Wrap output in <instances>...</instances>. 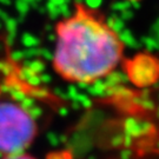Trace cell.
<instances>
[{
	"instance_id": "obj_1",
	"label": "cell",
	"mask_w": 159,
	"mask_h": 159,
	"mask_svg": "<svg viewBox=\"0 0 159 159\" xmlns=\"http://www.w3.org/2000/svg\"><path fill=\"white\" fill-rule=\"evenodd\" d=\"M125 45L98 8L77 1L56 25L53 68L70 83L92 84L113 72Z\"/></svg>"
},
{
	"instance_id": "obj_2",
	"label": "cell",
	"mask_w": 159,
	"mask_h": 159,
	"mask_svg": "<svg viewBox=\"0 0 159 159\" xmlns=\"http://www.w3.org/2000/svg\"><path fill=\"white\" fill-rule=\"evenodd\" d=\"M37 136V124L20 105L0 102V153H23Z\"/></svg>"
},
{
	"instance_id": "obj_3",
	"label": "cell",
	"mask_w": 159,
	"mask_h": 159,
	"mask_svg": "<svg viewBox=\"0 0 159 159\" xmlns=\"http://www.w3.org/2000/svg\"><path fill=\"white\" fill-rule=\"evenodd\" d=\"M1 159H35L34 157L30 156V154L23 153H16V154H6Z\"/></svg>"
}]
</instances>
